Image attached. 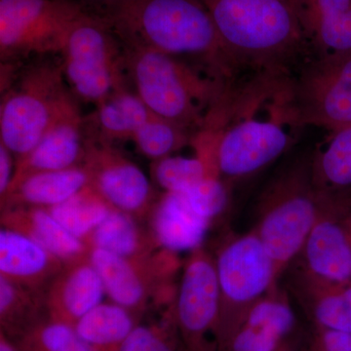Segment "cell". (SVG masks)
<instances>
[{
	"mask_svg": "<svg viewBox=\"0 0 351 351\" xmlns=\"http://www.w3.org/2000/svg\"><path fill=\"white\" fill-rule=\"evenodd\" d=\"M208 127L216 132L219 174L230 182L257 174L292 147L302 129L291 73H249L226 92Z\"/></svg>",
	"mask_w": 351,
	"mask_h": 351,
	"instance_id": "obj_1",
	"label": "cell"
},
{
	"mask_svg": "<svg viewBox=\"0 0 351 351\" xmlns=\"http://www.w3.org/2000/svg\"><path fill=\"white\" fill-rule=\"evenodd\" d=\"M97 14L127 48L157 51L232 85L245 75L202 0H107Z\"/></svg>",
	"mask_w": 351,
	"mask_h": 351,
	"instance_id": "obj_2",
	"label": "cell"
},
{
	"mask_svg": "<svg viewBox=\"0 0 351 351\" xmlns=\"http://www.w3.org/2000/svg\"><path fill=\"white\" fill-rule=\"evenodd\" d=\"M244 75L292 73L309 56L291 0H202Z\"/></svg>",
	"mask_w": 351,
	"mask_h": 351,
	"instance_id": "obj_3",
	"label": "cell"
},
{
	"mask_svg": "<svg viewBox=\"0 0 351 351\" xmlns=\"http://www.w3.org/2000/svg\"><path fill=\"white\" fill-rule=\"evenodd\" d=\"M124 51L127 73L149 110L193 135L208 125L233 85L164 53L127 47Z\"/></svg>",
	"mask_w": 351,
	"mask_h": 351,
	"instance_id": "obj_4",
	"label": "cell"
},
{
	"mask_svg": "<svg viewBox=\"0 0 351 351\" xmlns=\"http://www.w3.org/2000/svg\"><path fill=\"white\" fill-rule=\"evenodd\" d=\"M336 193L315 186L311 159L291 164L263 191L253 230L271 256L280 276L299 257L313 226L336 199Z\"/></svg>",
	"mask_w": 351,
	"mask_h": 351,
	"instance_id": "obj_5",
	"label": "cell"
},
{
	"mask_svg": "<svg viewBox=\"0 0 351 351\" xmlns=\"http://www.w3.org/2000/svg\"><path fill=\"white\" fill-rule=\"evenodd\" d=\"M75 103V95L64 80L61 64L32 66L2 97L0 143L16 159L25 156Z\"/></svg>",
	"mask_w": 351,
	"mask_h": 351,
	"instance_id": "obj_6",
	"label": "cell"
},
{
	"mask_svg": "<svg viewBox=\"0 0 351 351\" xmlns=\"http://www.w3.org/2000/svg\"><path fill=\"white\" fill-rule=\"evenodd\" d=\"M60 54L64 80L80 100L96 106L125 88L123 45L97 14L86 11L76 21Z\"/></svg>",
	"mask_w": 351,
	"mask_h": 351,
	"instance_id": "obj_7",
	"label": "cell"
},
{
	"mask_svg": "<svg viewBox=\"0 0 351 351\" xmlns=\"http://www.w3.org/2000/svg\"><path fill=\"white\" fill-rule=\"evenodd\" d=\"M214 258L221 299L219 351L249 308L278 286L280 274L253 230L225 240Z\"/></svg>",
	"mask_w": 351,
	"mask_h": 351,
	"instance_id": "obj_8",
	"label": "cell"
},
{
	"mask_svg": "<svg viewBox=\"0 0 351 351\" xmlns=\"http://www.w3.org/2000/svg\"><path fill=\"white\" fill-rule=\"evenodd\" d=\"M89 258L100 274L110 301L140 317L149 309L173 306L182 269L178 254L160 248L149 255L124 258L101 249H90Z\"/></svg>",
	"mask_w": 351,
	"mask_h": 351,
	"instance_id": "obj_9",
	"label": "cell"
},
{
	"mask_svg": "<svg viewBox=\"0 0 351 351\" xmlns=\"http://www.w3.org/2000/svg\"><path fill=\"white\" fill-rule=\"evenodd\" d=\"M85 13L77 0H0L2 61L60 54L71 27Z\"/></svg>",
	"mask_w": 351,
	"mask_h": 351,
	"instance_id": "obj_10",
	"label": "cell"
},
{
	"mask_svg": "<svg viewBox=\"0 0 351 351\" xmlns=\"http://www.w3.org/2000/svg\"><path fill=\"white\" fill-rule=\"evenodd\" d=\"M291 77L304 127L332 132L351 125V51L308 56Z\"/></svg>",
	"mask_w": 351,
	"mask_h": 351,
	"instance_id": "obj_11",
	"label": "cell"
},
{
	"mask_svg": "<svg viewBox=\"0 0 351 351\" xmlns=\"http://www.w3.org/2000/svg\"><path fill=\"white\" fill-rule=\"evenodd\" d=\"M219 288L215 258L201 246L184 263L173 311L186 351H218Z\"/></svg>",
	"mask_w": 351,
	"mask_h": 351,
	"instance_id": "obj_12",
	"label": "cell"
},
{
	"mask_svg": "<svg viewBox=\"0 0 351 351\" xmlns=\"http://www.w3.org/2000/svg\"><path fill=\"white\" fill-rule=\"evenodd\" d=\"M82 165L90 186L113 207L147 223L159 195L149 178L100 135L85 137Z\"/></svg>",
	"mask_w": 351,
	"mask_h": 351,
	"instance_id": "obj_13",
	"label": "cell"
},
{
	"mask_svg": "<svg viewBox=\"0 0 351 351\" xmlns=\"http://www.w3.org/2000/svg\"><path fill=\"white\" fill-rule=\"evenodd\" d=\"M332 201L309 233L299 257L302 274L331 284L351 283V221Z\"/></svg>",
	"mask_w": 351,
	"mask_h": 351,
	"instance_id": "obj_14",
	"label": "cell"
},
{
	"mask_svg": "<svg viewBox=\"0 0 351 351\" xmlns=\"http://www.w3.org/2000/svg\"><path fill=\"white\" fill-rule=\"evenodd\" d=\"M83 126L84 120L77 104L75 103L58 117L32 151L16 159L11 184L36 173L82 165L85 157Z\"/></svg>",
	"mask_w": 351,
	"mask_h": 351,
	"instance_id": "obj_15",
	"label": "cell"
},
{
	"mask_svg": "<svg viewBox=\"0 0 351 351\" xmlns=\"http://www.w3.org/2000/svg\"><path fill=\"white\" fill-rule=\"evenodd\" d=\"M43 294L48 318L75 327L85 314L101 304L106 289L87 257L66 263Z\"/></svg>",
	"mask_w": 351,
	"mask_h": 351,
	"instance_id": "obj_16",
	"label": "cell"
},
{
	"mask_svg": "<svg viewBox=\"0 0 351 351\" xmlns=\"http://www.w3.org/2000/svg\"><path fill=\"white\" fill-rule=\"evenodd\" d=\"M309 56L351 51V0H291Z\"/></svg>",
	"mask_w": 351,
	"mask_h": 351,
	"instance_id": "obj_17",
	"label": "cell"
},
{
	"mask_svg": "<svg viewBox=\"0 0 351 351\" xmlns=\"http://www.w3.org/2000/svg\"><path fill=\"white\" fill-rule=\"evenodd\" d=\"M64 265L22 233L6 228L0 230V277L10 282L43 293Z\"/></svg>",
	"mask_w": 351,
	"mask_h": 351,
	"instance_id": "obj_18",
	"label": "cell"
},
{
	"mask_svg": "<svg viewBox=\"0 0 351 351\" xmlns=\"http://www.w3.org/2000/svg\"><path fill=\"white\" fill-rule=\"evenodd\" d=\"M147 223L159 246L177 254L203 246L212 226L193 211L181 193L159 195Z\"/></svg>",
	"mask_w": 351,
	"mask_h": 351,
	"instance_id": "obj_19",
	"label": "cell"
},
{
	"mask_svg": "<svg viewBox=\"0 0 351 351\" xmlns=\"http://www.w3.org/2000/svg\"><path fill=\"white\" fill-rule=\"evenodd\" d=\"M0 218L2 228L22 233L64 263L89 257V247L64 230L46 208H9L2 210Z\"/></svg>",
	"mask_w": 351,
	"mask_h": 351,
	"instance_id": "obj_20",
	"label": "cell"
},
{
	"mask_svg": "<svg viewBox=\"0 0 351 351\" xmlns=\"http://www.w3.org/2000/svg\"><path fill=\"white\" fill-rule=\"evenodd\" d=\"M89 184V175L83 165L29 175L11 184L0 198L1 211L14 207L56 206Z\"/></svg>",
	"mask_w": 351,
	"mask_h": 351,
	"instance_id": "obj_21",
	"label": "cell"
},
{
	"mask_svg": "<svg viewBox=\"0 0 351 351\" xmlns=\"http://www.w3.org/2000/svg\"><path fill=\"white\" fill-rule=\"evenodd\" d=\"M216 138L203 131L191 138V157L170 156L152 161V180L163 193L186 191L211 176H219L216 164Z\"/></svg>",
	"mask_w": 351,
	"mask_h": 351,
	"instance_id": "obj_22",
	"label": "cell"
},
{
	"mask_svg": "<svg viewBox=\"0 0 351 351\" xmlns=\"http://www.w3.org/2000/svg\"><path fill=\"white\" fill-rule=\"evenodd\" d=\"M294 289L314 326L351 334V283L319 282L298 271Z\"/></svg>",
	"mask_w": 351,
	"mask_h": 351,
	"instance_id": "obj_23",
	"label": "cell"
},
{
	"mask_svg": "<svg viewBox=\"0 0 351 351\" xmlns=\"http://www.w3.org/2000/svg\"><path fill=\"white\" fill-rule=\"evenodd\" d=\"M83 242L124 258L144 257L161 248L145 221L117 208Z\"/></svg>",
	"mask_w": 351,
	"mask_h": 351,
	"instance_id": "obj_24",
	"label": "cell"
},
{
	"mask_svg": "<svg viewBox=\"0 0 351 351\" xmlns=\"http://www.w3.org/2000/svg\"><path fill=\"white\" fill-rule=\"evenodd\" d=\"M141 319L114 302H101L76 323L75 329L95 351H119Z\"/></svg>",
	"mask_w": 351,
	"mask_h": 351,
	"instance_id": "obj_25",
	"label": "cell"
},
{
	"mask_svg": "<svg viewBox=\"0 0 351 351\" xmlns=\"http://www.w3.org/2000/svg\"><path fill=\"white\" fill-rule=\"evenodd\" d=\"M152 114L137 93L122 88L96 105L93 124L108 142L132 141Z\"/></svg>",
	"mask_w": 351,
	"mask_h": 351,
	"instance_id": "obj_26",
	"label": "cell"
},
{
	"mask_svg": "<svg viewBox=\"0 0 351 351\" xmlns=\"http://www.w3.org/2000/svg\"><path fill=\"white\" fill-rule=\"evenodd\" d=\"M47 317L43 293L0 277V332L16 341Z\"/></svg>",
	"mask_w": 351,
	"mask_h": 351,
	"instance_id": "obj_27",
	"label": "cell"
},
{
	"mask_svg": "<svg viewBox=\"0 0 351 351\" xmlns=\"http://www.w3.org/2000/svg\"><path fill=\"white\" fill-rule=\"evenodd\" d=\"M311 170L314 184L323 191L351 186V125L331 132L311 158Z\"/></svg>",
	"mask_w": 351,
	"mask_h": 351,
	"instance_id": "obj_28",
	"label": "cell"
},
{
	"mask_svg": "<svg viewBox=\"0 0 351 351\" xmlns=\"http://www.w3.org/2000/svg\"><path fill=\"white\" fill-rule=\"evenodd\" d=\"M114 208L89 184L61 204L46 209L64 230L83 241Z\"/></svg>",
	"mask_w": 351,
	"mask_h": 351,
	"instance_id": "obj_29",
	"label": "cell"
},
{
	"mask_svg": "<svg viewBox=\"0 0 351 351\" xmlns=\"http://www.w3.org/2000/svg\"><path fill=\"white\" fill-rule=\"evenodd\" d=\"M193 134L174 122L152 114L132 138L143 156L158 160L191 145Z\"/></svg>",
	"mask_w": 351,
	"mask_h": 351,
	"instance_id": "obj_30",
	"label": "cell"
},
{
	"mask_svg": "<svg viewBox=\"0 0 351 351\" xmlns=\"http://www.w3.org/2000/svg\"><path fill=\"white\" fill-rule=\"evenodd\" d=\"M240 325L260 328L289 341L297 317L287 295L276 286L249 308Z\"/></svg>",
	"mask_w": 351,
	"mask_h": 351,
	"instance_id": "obj_31",
	"label": "cell"
},
{
	"mask_svg": "<svg viewBox=\"0 0 351 351\" xmlns=\"http://www.w3.org/2000/svg\"><path fill=\"white\" fill-rule=\"evenodd\" d=\"M22 351H95L75 327L45 318L15 341Z\"/></svg>",
	"mask_w": 351,
	"mask_h": 351,
	"instance_id": "obj_32",
	"label": "cell"
},
{
	"mask_svg": "<svg viewBox=\"0 0 351 351\" xmlns=\"http://www.w3.org/2000/svg\"><path fill=\"white\" fill-rule=\"evenodd\" d=\"M173 306L164 309L158 321L149 324L140 323L119 351H186L176 325Z\"/></svg>",
	"mask_w": 351,
	"mask_h": 351,
	"instance_id": "obj_33",
	"label": "cell"
},
{
	"mask_svg": "<svg viewBox=\"0 0 351 351\" xmlns=\"http://www.w3.org/2000/svg\"><path fill=\"white\" fill-rule=\"evenodd\" d=\"M230 182L221 176H211L186 191H180L193 211L213 223L230 204Z\"/></svg>",
	"mask_w": 351,
	"mask_h": 351,
	"instance_id": "obj_34",
	"label": "cell"
},
{
	"mask_svg": "<svg viewBox=\"0 0 351 351\" xmlns=\"http://www.w3.org/2000/svg\"><path fill=\"white\" fill-rule=\"evenodd\" d=\"M219 351H293L288 339L260 328L240 325Z\"/></svg>",
	"mask_w": 351,
	"mask_h": 351,
	"instance_id": "obj_35",
	"label": "cell"
},
{
	"mask_svg": "<svg viewBox=\"0 0 351 351\" xmlns=\"http://www.w3.org/2000/svg\"><path fill=\"white\" fill-rule=\"evenodd\" d=\"M308 351H351V334L314 327Z\"/></svg>",
	"mask_w": 351,
	"mask_h": 351,
	"instance_id": "obj_36",
	"label": "cell"
},
{
	"mask_svg": "<svg viewBox=\"0 0 351 351\" xmlns=\"http://www.w3.org/2000/svg\"><path fill=\"white\" fill-rule=\"evenodd\" d=\"M12 152L0 143V198L3 197L12 182L16 163Z\"/></svg>",
	"mask_w": 351,
	"mask_h": 351,
	"instance_id": "obj_37",
	"label": "cell"
},
{
	"mask_svg": "<svg viewBox=\"0 0 351 351\" xmlns=\"http://www.w3.org/2000/svg\"><path fill=\"white\" fill-rule=\"evenodd\" d=\"M0 351H22L19 346L12 339L8 338L5 334L0 332Z\"/></svg>",
	"mask_w": 351,
	"mask_h": 351,
	"instance_id": "obj_38",
	"label": "cell"
},
{
	"mask_svg": "<svg viewBox=\"0 0 351 351\" xmlns=\"http://www.w3.org/2000/svg\"><path fill=\"white\" fill-rule=\"evenodd\" d=\"M87 1H93L96 2V3H101V2L107 1V0H87Z\"/></svg>",
	"mask_w": 351,
	"mask_h": 351,
	"instance_id": "obj_39",
	"label": "cell"
},
{
	"mask_svg": "<svg viewBox=\"0 0 351 351\" xmlns=\"http://www.w3.org/2000/svg\"><path fill=\"white\" fill-rule=\"evenodd\" d=\"M350 221H351V214L350 215Z\"/></svg>",
	"mask_w": 351,
	"mask_h": 351,
	"instance_id": "obj_40",
	"label": "cell"
}]
</instances>
